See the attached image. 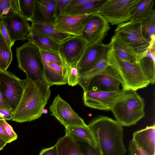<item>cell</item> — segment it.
<instances>
[{"label": "cell", "mask_w": 155, "mask_h": 155, "mask_svg": "<svg viewBox=\"0 0 155 155\" xmlns=\"http://www.w3.org/2000/svg\"><path fill=\"white\" fill-rule=\"evenodd\" d=\"M139 0H107L99 13L112 25L131 19L133 11Z\"/></svg>", "instance_id": "ba28073f"}, {"label": "cell", "mask_w": 155, "mask_h": 155, "mask_svg": "<svg viewBox=\"0 0 155 155\" xmlns=\"http://www.w3.org/2000/svg\"><path fill=\"white\" fill-rule=\"evenodd\" d=\"M128 150L130 155H149L140 149L132 140L129 143Z\"/></svg>", "instance_id": "8d00e7d4"}, {"label": "cell", "mask_w": 155, "mask_h": 155, "mask_svg": "<svg viewBox=\"0 0 155 155\" xmlns=\"http://www.w3.org/2000/svg\"><path fill=\"white\" fill-rule=\"evenodd\" d=\"M4 120L5 119L2 117H0V137L8 143H9L13 141L6 132L3 126Z\"/></svg>", "instance_id": "f35d334b"}, {"label": "cell", "mask_w": 155, "mask_h": 155, "mask_svg": "<svg viewBox=\"0 0 155 155\" xmlns=\"http://www.w3.org/2000/svg\"><path fill=\"white\" fill-rule=\"evenodd\" d=\"M43 114H47L48 112V110L46 109H44L43 110Z\"/></svg>", "instance_id": "f6af8a7d"}, {"label": "cell", "mask_w": 155, "mask_h": 155, "mask_svg": "<svg viewBox=\"0 0 155 155\" xmlns=\"http://www.w3.org/2000/svg\"><path fill=\"white\" fill-rule=\"evenodd\" d=\"M90 0H71L62 12L61 15H68Z\"/></svg>", "instance_id": "836d02e7"}, {"label": "cell", "mask_w": 155, "mask_h": 155, "mask_svg": "<svg viewBox=\"0 0 155 155\" xmlns=\"http://www.w3.org/2000/svg\"><path fill=\"white\" fill-rule=\"evenodd\" d=\"M118 36L134 52L141 57L150 48V43L143 37L141 21L127 22L118 24L114 31Z\"/></svg>", "instance_id": "8992f818"}, {"label": "cell", "mask_w": 155, "mask_h": 155, "mask_svg": "<svg viewBox=\"0 0 155 155\" xmlns=\"http://www.w3.org/2000/svg\"><path fill=\"white\" fill-rule=\"evenodd\" d=\"M14 112L11 109L0 108V116L5 120H12Z\"/></svg>", "instance_id": "60d3db41"}, {"label": "cell", "mask_w": 155, "mask_h": 155, "mask_svg": "<svg viewBox=\"0 0 155 155\" xmlns=\"http://www.w3.org/2000/svg\"><path fill=\"white\" fill-rule=\"evenodd\" d=\"M0 108L11 109L5 101L0 90Z\"/></svg>", "instance_id": "7bdbcfd3"}, {"label": "cell", "mask_w": 155, "mask_h": 155, "mask_svg": "<svg viewBox=\"0 0 155 155\" xmlns=\"http://www.w3.org/2000/svg\"><path fill=\"white\" fill-rule=\"evenodd\" d=\"M68 83L70 86H74L78 84L80 74L76 67H68Z\"/></svg>", "instance_id": "d6a6232c"}, {"label": "cell", "mask_w": 155, "mask_h": 155, "mask_svg": "<svg viewBox=\"0 0 155 155\" xmlns=\"http://www.w3.org/2000/svg\"><path fill=\"white\" fill-rule=\"evenodd\" d=\"M51 115L54 117L65 127L69 126H86L84 120L72 109L59 95L54 99L49 107Z\"/></svg>", "instance_id": "8fae6325"}, {"label": "cell", "mask_w": 155, "mask_h": 155, "mask_svg": "<svg viewBox=\"0 0 155 155\" xmlns=\"http://www.w3.org/2000/svg\"><path fill=\"white\" fill-rule=\"evenodd\" d=\"M8 143L0 137V151L2 150Z\"/></svg>", "instance_id": "ee69618b"}, {"label": "cell", "mask_w": 155, "mask_h": 155, "mask_svg": "<svg viewBox=\"0 0 155 155\" xmlns=\"http://www.w3.org/2000/svg\"><path fill=\"white\" fill-rule=\"evenodd\" d=\"M13 13H19L18 0H0V19Z\"/></svg>", "instance_id": "4dcf8cb0"}, {"label": "cell", "mask_w": 155, "mask_h": 155, "mask_svg": "<svg viewBox=\"0 0 155 155\" xmlns=\"http://www.w3.org/2000/svg\"><path fill=\"white\" fill-rule=\"evenodd\" d=\"M23 90L22 80L7 70H0V90L5 101L14 112L20 101Z\"/></svg>", "instance_id": "30bf717a"}, {"label": "cell", "mask_w": 155, "mask_h": 155, "mask_svg": "<svg viewBox=\"0 0 155 155\" xmlns=\"http://www.w3.org/2000/svg\"><path fill=\"white\" fill-rule=\"evenodd\" d=\"M102 155H125L123 126L116 120L101 116L88 125Z\"/></svg>", "instance_id": "7a4b0ae2"}, {"label": "cell", "mask_w": 155, "mask_h": 155, "mask_svg": "<svg viewBox=\"0 0 155 155\" xmlns=\"http://www.w3.org/2000/svg\"><path fill=\"white\" fill-rule=\"evenodd\" d=\"M3 125L6 132L12 139L13 141L17 140L18 138L17 135L14 131L12 126L8 124L5 120H3Z\"/></svg>", "instance_id": "ab89813d"}, {"label": "cell", "mask_w": 155, "mask_h": 155, "mask_svg": "<svg viewBox=\"0 0 155 155\" xmlns=\"http://www.w3.org/2000/svg\"><path fill=\"white\" fill-rule=\"evenodd\" d=\"M31 27L37 31L60 43L74 36L61 31L54 25L31 23Z\"/></svg>", "instance_id": "484cf974"}, {"label": "cell", "mask_w": 155, "mask_h": 155, "mask_svg": "<svg viewBox=\"0 0 155 155\" xmlns=\"http://www.w3.org/2000/svg\"><path fill=\"white\" fill-rule=\"evenodd\" d=\"M0 30L7 44L11 48L14 45V43L12 41L5 26L2 21H0Z\"/></svg>", "instance_id": "74e56055"}, {"label": "cell", "mask_w": 155, "mask_h": 155, "mask_svg": "<svg viewBox=\"0 0 155 155\" xmlns=\"http://www.w3.org/2000/svg\"><path fill=\"white\" fill-rule=\"evenodd\" d=\"M38 155H58L56 145L43 149L41 150Z\"/></svg>", "instance_id": "b9f144b4"}, {"label": "cell", "mask_w": 155, "mask_h": 155, "mask_svg": "<svg viewBox=\"0 0 155 155\" xmlns=\"http://www.w3.org/2000/svg\"><path fill=\"white\" fill-rule=\"evenodd\" d=\"M145 105L143 99L136 91L124 89L110 110L122 126L130 127L145 116Z\"/></svg>", "instance_id": "3957f363"}, {"label": "cell", "mask_w": 155, "mask_h": 155, "mask_svg": "<svg viewBox=\"0 0 155 155\" xmlns=\"http://www.w3.org/2000/svg\"><path fill=\"white\" fill-rule=\"evenodd\" d=\"M83 24L81 36L85 41L87 46L102 43L110 28L107 20L98 13L88 15Z\"/></svg>", "instance_id": "9c48e42d"}, {"label": "cell", "mask_w": 155, "mask_h": 155, "mask_svg": "<svg viewBox=\"0 0 155 155\" xmlns=\"http://www.w3.org/2000/svg\"><path fill=\"white\" fill-rule=\"evenodd\" d=\"M56 0H35V7L31 21V23L54 25Z\"/></svg>", "instance_id": "2e32d148"}, {"label": "cell", "mask_w": 155, "mask_h": 155, "mask_svg": "<svg viewBox=\"0 0 155 155\" xmlns=\"http://www.w3.org/2000/svg\"><path fill=\"white\" fill-rule=\"evenodd\" d=\"M108 45L117 56L123 60L130 62H137L140 57L115 35L112 37Z\"/></svg>", "instance_id": "44dd1931"}, {"label": "cell", "mask_w": 155, "mask_h": 155, "mask_svg": "<svg viewBox=\"0 0 155 155\" xmlns=\"http://www.w3.org/2000/svg\"><path fill=\"white\" fill-rule=\"evenodd\" d=\"M55 145L58 155H83L79 142L68 134L59 138Z\"/></svg>", "instance_id": "603a6c76"}, {"label": "cell", "mask_w": 155, "mask_h": 155, "mask_svg": "<svg viewBox=\"0 0 155 155\" xmlns=\"http://www.w3.org/2000/svg\"><path fill=\"white\" fill-rule=\"evenodd\" d=\"M45 79L50 87L68 83V66L60 54L40 50Z\"/></svg>", "instance_id": "52a82bcc"}, {"label": "cell", "mask_w": 155, "mask_h": 155, "mask_svg": "<svg viewBox=\"0 0 155 155\" xmlns=\"http://www.w3.org/2000/svg\"><path fill=\"white\" fill-rule=\"evenodd\" d=\"M87 46L81 37L73 36L60 43L59 54L68 66L76 67Z\"/></svg>", "instance_id": "9a60e30c"}, {"label": "cell", "mask_w": 155, "mask_h": 155, "mask_svg": "<svg viewBox=\"0 0 155 155\" xmlns=\"http://www.w3.org/2000/svg\"><path fill=\"white\" fill-rule=\"evenodd\" d=\"M11 48L8 46L0 30V70H7L12 59Z\"/></svg>", "instance_id": "f546056e"}, {"label": "cell", "mask_w": 155, "mask_h": 155, "mask_svg": "<svg viewBox=\"0 0 155 155\" xmlns=\"http://www.w3.org/2000/svg\"><path fill=\"white\" fill-rule=\"evenodd\" d=\"M107 0H90L68 15H79L98 13Z\"/></svg>", "instance_id": "f1b7e54d"}, {"label": "cell", "mask_w": 155, "mask_h": 155, "mask_svg": "<svg viewBox=\"0 0 155 155\" xmlns=\"http://www.w3.org/2000/svg\"><path fill=\"white\" fill-rule=\"evenodd\" d=\"M0 21L4 23L12 41L29 40L31 28L28 21L19 13H11L2 17Z\"/></svg>", "instance_id": "4fadbf2b"}, {"label": "cell", "mask_w": 155, "mask_h": 155, "mask_svg": "<svg viewBox=\"0 0 155 155\" xmlns=\"http://www.w3.org/2000/svg\"><path fill=\"white\" fill-rule=\"evenodd\" d=\"M124 91L123 88L119 91L117 92H104L88 89L84 91V102L86 106L93 108L110 110Z\"/></svg>", "instance_id": "7c38bea8"}, {"label": "cell", "mask_w": 155, "mask_h": 155, "mask_svg": "<svg viewBox=\"0 0 155 155\" xmlns=\"http://www.w3.org/2000/svg\"><path fill=\"white\" fill-rule=\"evenodd\" d=\"M107 45L102 43L87 46L76 68L82 74L92 69L101 59Z\"/></svg>", "instance_id": "e0dca14e"}, {"label": "cell", "mask_w": 155, "mask_h": 155, "mask_svg": "<svg viewBox=\"0 0 155 155\" xmlns=\"http://www.w3.org/2000/svg\"><path fill=\"white\" fill-rule=\"evenodd\" d=\"M71 0H56L55 14L56 17L61 15L62 12Z\"/></svg>", "instance_id": "d590c367"}, {"label": "cell", "mask_w": 155, "mask_h": 155, "mask_svg": "<svg viewBox=\"0 0 155 155\" xmlns=\"http://www.w3.org/2000/svg\"><path fill=\"white\" fill-rule=\"evenodd\" d=\"M108 59L110 65L116 71L122 79V88L124 89L136 91L147 87L150 84L138 62H130L121 60L110 47Z\"/></svg>", "instance_id": "5b68a950"}, {"label": "cell", "mask_w": 155, "mask_h": 155, "mask_svg": "<svg viewBox=\"0 0 155 155\" xmlns=\"http://www.w3.org/2000/svg\"><path fill=\"white\" fill-rule=\"evenodd\" d=\"M154 0H139L132 13L130 20L141 21L154 9Z\"/></svg>", "instance_id": "4316f807"}, {"label": "cell", "mask_w": 155, "mask_h": 155, "mask_svg": "<svg viewBox=\"0 0 155 155\" xmlns=\"http://www.w3.org/2000/svg\"><path fill=\"white\" fill-rule=\"evenodd\" d=\"M78 142L83 155H102L98 146L94 148L86 143Z\"/></svg>", "instance_id": "e575fe53"}, {"label": "cell", "mask_w": 155, "mask_h": 155, "mask_svg": "<svg viewBox=\"0 0 155 155\" xmlns=\"http://www.w3.org/2000/svg\"><path fill=\"white\" fill-rule=\"evenodd\" d=\"M19 13L28 21H31L33 16L35 0H18Z\"/></svg>", "instance_id": "1f68e13d"}, {"label": "cell", "mask_w": 155, "mask_h": 155, "mask_svg": "<svg viewBox=\"0 0 155 155\" xmlns=\"http://www.w3.org/2000/svg\"><path fill=\"white\" fill-rule=\"evenodd\" d=\"M155 42L150 44L149 49L139 59L138 62L149 80L150 84L155 82Z\"/></svg>", "instance_id": "cb8c5ba5"}, {"label": "cell", "mask_w": 155, "mask_h": 155, "mask_svg": "<svg viewBox=\"0 0 155 155\" xmlns=\"http://www.w3.org/2000/svg\"><path fill=\"white\" fill-rule=\"evenodd\" d=\"M109 48L108 44L107 45L101 59L94 67L89 71L80 75L78 84L82 87L84 91L87 90L93 78L110 65L108 59Z\"/></svg>", "instance_id": "ffe728a7"}, {"label": "cell", "mask_w": 155, "mask_h": 155, "mask_svg": "<svg viewBox=\"0 0 155 155\" xmlns=\"http://www.w3.org/2000/svg\"><path fill=\"white\" fill-rule=\"evenodd\" d=\"M87 15H61L57 17L54 25L65 33L81 36L84 21Z\"/></svg>", "instance_id": "ac0fdd59"}, {"label": "cell", "mask_w": 155, "mask_h": 155, "mask_svg": "<svg viewBox=\"0 0 155 155\" xmlns=\"http://www.w3.org/2000/svg\"><path fill=\"white\" fill-rule=\"evenodd\" d=\"M141 30L143 38L150 43L155 41V10L141 21Z\"/></svg>", "instance_id": "83f0119b"}, {"label": "cell", "mask_w": 155, "mask_h": 155, "mask_svg": "<svg viewBox=\"0 0 155 155\" xmlns=\"http://www.w3.org/2000/svg\"><path fill=\"white\" fill-rule=\"evenodd\" d=\"M132 140L149 155H155V125L135 131Z\"/></svg>", "instance_id": "d6986e66"}, {"label": "cell", "mask_w": 155, "mask_h": 155, "mask_svg": "<svg viewBox=\"0 0 155 155\" xmlns=\"http://www.w3.org/2000/svg\"><path fill=\"white\" fill-rule=\"evenodd\" d=\"M123 81L116 71L110 65L98 74L91 81L87 89L117 92L120 90V85Z\"/></svg>", "instance_id": "5bb4252c"}, {"label": "cell", "mask_w": 155, "mask_h": 155, "mask_svg": "<svg viewBox=\"0 0 155 155\" xmlns=\"http://www.w3.org/2000/svg\"><path fill=\"white\" fill-rule=\"evenodd\" d=\"M16 51L18 67L25 73L27 78L49 87L44 76L40 50L32 42L28 41L17 47Z\"/></svg>", "instance_id": "277c9868"}, {"label": "cell", "mask_w": 155, "mask_h": 155, "mask_svg": "<svg viewBox=\"0 0 155 155\" xmlns=\"http://www.w3.org/2000/svg\"><path fill=\"white\" fill-rule=\"evenodd\" d=\"M22 81V95L12 120L21 123L40 118L51 94L47 86L27 78Z\"/></svg>", "instance_id": "6da1fadb"}, {"label": "cell", "mask_w": 155, "mask_h": 155, "mask_svg": "<svg viewBox=\"0 0 155 155\" xmlns=\"http://www.w3.org/2000/svg\"><path fill=\"white\" fill-rule=\"evenodd\" d=\"M31 35L28 41L32 42L40 50L59 53L60 43L37 31L31 27Z\"/></svg>", "instance_id": "7402d4cb"}, {"label": "cell", "mask_w": 155, "mask_h": 155, "mask_svg": "<svg viewBox=\"0 0 155 155\" xmlns=\"http://www.w3.org/2000/svg\"><path fill=\"white\" fill-rule=\"evenodd\" d=\"M65 132L78 142H84L96 148L97 144L95 137L88 125L69 126L65 127Z\"/></svg>", "instance_id": "d4e9b609"}]
</instances>
